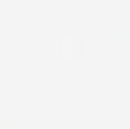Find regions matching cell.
Instances as JSON below:
<instances>
[{
  "label": "cell",
  "instance_id": "cell-4",
  "mask_svg": "<svg viewBox=\"0 0 130 129\" xmlns=\"http://www.w3.org/2000/svg\"><path fill=\"white\" fill-rule=\"evenodd\" d=\"M94 22V18H91V17H86L85 18V24H86V26H89L90 24Z\"/></svg>",
  "mask_w": 130,
  "mask_h": 129
},
{
  "label": "cell",
  "instance_id": "cell-5",
  "mask_svg": "<svg viewBox=\"0 0 130 129\" xmlns=\"http://www.w3.org/2000/svg\"><path fill=\"white\" fill-rule=\"evenodd\" d=\"M127 125L130 126V106H127Z\"/></svg>",
  "mask_w": 130,
  "mask_h": 129
},
{
  "label": "cell",
  "instance_id": "cell-6",
  "mask_svg": "<svg viewBox=\"0 0 130 129\" xmlns=\"http://www.w3.org/2000/svg\"><path fill=\"white\" fill-rule=\"evenodd\" d=\"M98 36H107V32H105V29H103V32L98 33Z\"/></svg>",
  "mask_w": 130,
  "mask_h": 129
},
{
  "label": "cell",
  "instance_id": "cell-1",
  "mask_svg": "<svg viewBox=\"0 0 130 129\" xmlns=\"http://www.w3.org/2000/svg\"><path fill=\"white\" fill-rule=\"evenodd\" d=\"M105 25L109 28H126L127 20L126 18H105Z\"/></svg>",
  "mask_w": 130,
  "mask_h": 129
},
{
  "label": "cell",
  "instance_id": "cell-3",
  "mask_svg": "<svg viewBox=\"0 0 130 129\" xmlns=\"http://www.w3.org/2000/svg\"><path fill=\"white\" fill-rule=\"evenodd\" d=\"M18 125V122L17 121H14V122H6V121H0V126H17Z\"/></svg>",
  "mask_w": 130,
  "mask_h": 129
},
{
  "label": "cell",
  "instance_id": "cell-2",
  "mask_svg": "<svg viewBox=\"0 0 130 129\" xmlns=\"http://www.w3.org/2000/svg\"><path fill=\"white\" fill-rule=\"evenodd\" d=\"M6 20L4 18H0V36H4L6 32H4V28H6Z\"/></svg>",
  "mask_w": 130,
  "mask_h": 129
}]
</instances>
